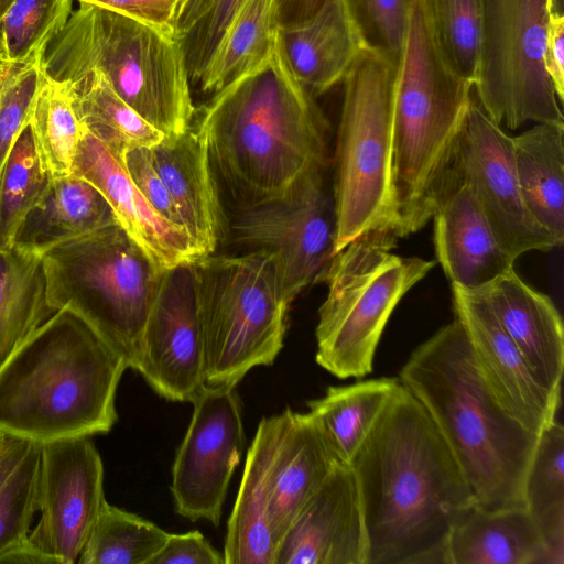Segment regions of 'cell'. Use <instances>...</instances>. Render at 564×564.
I'll return each mask as SVG.
<instances>
[{
    "label": "cell",
    "instance_id": "obj_1",
    "mask_svg": "<svg viewBox=\"0 0 564 564\" xmlns=\"http://www.w3.org/2000/svg\"><path fill=\"white\" fill-rule=\"evenodd\" d=\"M349 465L361 501L366 564H445L448 536L475 501L441 432L401 382Z\"/></svg>",
    "mask_w": 564,
    "mask_h": 564
},
{
    "label": "cell",
    "instance_id": "obj_2",
    "mask_svg": "<svg viewBox=\"0 0 564 564\" xmlns=\"http://www.w3.org/2000/svg\"><path fill=\"white\" fill-rule=\"evenodd\" d=\"M195 131L239 210L289 195L327 165V121L280 34L261 64L214 94Z\"/></svg>",
    "mask_w": 564,
    "mask_h": 564
},
{
    "label": "cell",
    "instance_id": "obj_3",
    "mask_svg": "<svg viewBox=\"0 0 564 564\" xmlns=\"http://www.w3.org/2000/svg\"><path fill=\"white\" fill-rule=\"evenodd\" d=\"M399 381L424 406L485 510L525 508L538 434L507 414L482 379L458 319L417 346Z\"/></svg>",
    "mask_w": 564,
    "mask_h": 564
},
{
    "label": "cell",
    "instance_id": "obj_4",
    "mask_svg": "<svg viewBox=\"0 0 564 564\" xmlns=\"http://www.w3.org/2000/svg\"><path fill=\"white\" fill-rule=\"evenodd\" d=\"M127 368L72 310L55 311L0 368V433L42 444L110 432Z\"/></svg>",
    "mask_w": 564,
    "mask_h": 564
},
{
    "label": "cell",
    "instance_id": "obj_5",
    "mask_svg": "<svg viewBox=\"0 0 564 564\" xmlns=\"http://www.w3.org/2000/svg\"><path fill=\"white\" fill-rule=\"evenodd\" d=\"M473 84L441 55L414 0L398 68L387 227L403 238L433 217L446 186Z\"/></svg>",
    "mask_w": 564,
    "mask_h": 564
},
{
    "label": "cell",
    "instance_id": "obj_6",
    "mask_svg": "<svg viewBox=\"0 0 564 564\" xmlns=\"http://www.w3.org/2000/svg\"><path fill=\"white\" fill-rule=\"evenodd\" d=\"M45 75L73 85L91 73L165 137L192 128L195 107L183 43L174 34L79 2L42 54Z\"/></svg>",
    "mask_w": 564,
    "mask_h": 564
},
{
    "label": "cell",
    "instance_id": "obj_7",
    "mask_svg": "<svg viewBox=\"0 0 564 564\" xmlns=\"http://www.w3.org/2000/svg\"><path fill=\"white\" fill-rule=\"evenodd\" d=\"M48 305L68 307L137 370L163 273L118 224L41 254Z\"/></svg>",
    "mask_w": 564,
    "mask_h": 564
},
{
    "label": "cell",
    "instance_id": "obj_8",
    "mask_svg": "<svg viewBox=\"0 0 564 564\" xmlns=\"http://www.w3.org/2000/svg\"><path fill=\"white\" fill-rule=\"evenodd\" d=\"M206 386L236 387L280 354L291 305L275 256L249 251L192 262Z\"/></svg>",
    "mask_w": 564,
    "mask_h": 564
},
{
    "label": "cell",
    "instance_id": "obj_9",
    "mask_svg": "<svg viewBox=\"0 0 564 564\" xmlns=\"http://www.w3.org/2000/svg\"><path fill=\"white\" fill-rule=\"evenodd\" d=\"M397 239L387 227L365 231L332 257L318 279L327 284V295L318 310L315 359L338 378L372 371L393 310L435 265L392 253Z\"/></svg>",
    "mask_w": 564,
    "mask_h": 564
},
{
    "label": "cell",
    "instance_id": "obj_10",
    "mask_svg": "<svg viewBox=\"0 0 564 564\" xmlns=\"http://www.w3.org/2000/svg\"><path fill=\"white\" fill-rule=\"evenodd\" d=\"M398 68L361 48L341 82L333 184L334 254L365 231L387 227Z\"/></svg>",
    "mask_w": 564,
    "mask_h": 564
},
{
    "label": "cell",
    "instance_id": "obj_11",
    "mask_svg": "<svg viewBox=\"0 0 564 564\" xmlns=\"http://www.w3.org/2000/svg\"><path fill=\"white\" fill-rule=\"evenodd\" d=\"M481 33L473 89L498 126H564L544 54L549 0H481Z\"/></svg>",
    "mask_w": 564,
    "mask_h": 564
},
{
    "label": "cell",
    "instance_id": "obj_12",
    "mask_svg": "<svg viewBox=\"0 0 564 564\" xmlns=\"http://www.w3.org/2000/svg\"><path fill=\"white\" fill-rule=\"evenodd\" d=\"M324 172L280 199L239 210L231 226L235 240L249 251L275 256L291 302L319 279L334 256L336 210Z\"/></svg>",
    "mask_w": 564,
    "mask_h": 564
},
{
    "label": "cell",
    "instance_id": "obj_13",
    "mask_svg": "<svg viewBox=\"0 0 564 564\" xmlns=\"http://www.w3.org/2000/svg\"><path fill=\"white\" fill-rule=\"evenodd\" d=\"M192 403L172 466L171 492L180 516L217 527L246 447L241 400L236 387L206 386Z\"/></svg>",
    "mask_w": 564,
    "mask_h": 564
},
{
    "label": "cell",
    "instance_id": "obj_14",
    "mask_svg": "<svg viewBox=\"0 0 564 564\" xmlns=\"http://www.w3.org/2000/svg\"><path fill=\"white\" fill-rule=\"evenodd\" d=\"M448 177L469 185L499 241L514 260L529 251L558 247L523 200L514 169L512 137L488 117L474 93Z\"/></svg>",
    "mask_w": 564,
    "mask_h": 564
},
{
    "label": "cell",
    "instance_id": "obj_15",
    "mask_svg": "<svg viewBox=\"0 0 564 564\" xmlns=\"http://www.w3.org/2000/svg\"><path fill=\"white\" fill-rule=\"evenodd\" d=\"M105 501L104 464L90 436L42 443L40 519L28 542L52 564L76 563Z\"/></svg>",
    "mask_w": 564,
    "mask_h": 564
},
{
    "label": "cell",
    "instance_id": "obj_16",
    "mask_svg": "<svg viewBox=\"0 0 564 564\" xmlns=\"http://www.w3.org/2000/svg\"><path fill=\"white\" fill-rule=\"evenodd\" d=\"M135 371L169 401L193 402L206 387L192 262L164 271Z\"/></svg>",
    "mask_w": 564,
    "mask_h": 564
},
{
    "label": "cell",
    "instance_id": "obj_17",
    "mask_svg": "<svg viewBox=\"0 0 564 564\" xmlns=\"http://www.w3.org/2000/svg\"><path fill=\"white\" fill-rule=\"evenodd\" d=\"M452 292L455 318L465 329L474 359L495 400L507 414L539 435L556 420L561 400L539 384L481 289L452 284Z\"/></svg>",
    "mask_w": 564,
    "mask_h": 564
},
{
    "label": "cell",
    "instance_id": "obj_18",
    "mask_svg": "<svg viewBox=\"0 0 564 564\" xmlns=\"http://www.w3.org/2000/svg\"><path fill=\"white\" fill-rule=\"evenodd\" d=\"M367 550L356 476L339 462L284 534L274 564H366Z\"/></svg>",
    "mask_w": 564,
    "mask_h": 564
},
{
    "label": "cell",
    "instance_id": "obj_19",
    "mask_svg": "<svg viewBox=\"0 0 564 564\" xmlns=\"http://www.w3.org/2000/svg\"><path fill=\"white\" fill-rule=\"evenodd\" d=\"M72 173L91 184L118 224L162 270L202 258L187 231L162 217L140 192L122 160L85 129Z\"/></svg>",
    "mask_w": 564,
    "mask_h": 564
},
{
    "label": "cell",
    "instance_id": "obj_20",
    "mask_svg": "<svg viewBox=\"0 0 564 564\" xmlns=\"http://www.w3.org/2000/svg\"><path fill=\"white\" fill-rule=\"evenodd\" d=\"M433 218L436 258L452 284L479 290L513 269L468 184L448 177Z\"/></svg>",
    "mask_w": 564,
    "mask_h": 564
},
{
    "label": "cell",
    "instance_id": "obj_21",
    "mask_svg": "<svg viewBox=\"0 0 564 564\" xmlns=\"http://www.w3.org/2000/svg\"><path fill=\"white\" fill-rule=\"evenodd\" d=\"M339 463L315 419L285 409L269 466V512L276 549L296 516Z\"/></svg>",
    "mask_w": 564,
    "mask_h": 564
},
{
    "label": "cell",
    "instance_id": "obj_22",
    "mask_svg": "<svg viewBox=\"0 0 564 564\" xmlns=\"http://www.w3.org/2000/svg\"><path fill=\"white\" fill-rule=\"evenodd\" d=\"M481 290L539 384L561 400L564 333L551 299L529 286L513 269Z\"/></svg>",
    "mask_w": 564,
    "mask_h": 564
},
{
    "label": "cell",
    "instance_id": "obj_23",
    "mask_svg": "<svg viewBox=\"0 0 564 564\" xmlns=\"http://www.w3.org/2000/svg\"><path fill=\"white\" fill-rule=\"evenodd\" d=\"M153 164L202 257L213 254L225 228L216 176L206 149L192 128L164 137L151 148Z\"/></svg>",
    "mask_w": 564,
    "mask_h": 564
},
{
    "label": "cell",
    "instance_id": "obj_24",
    "mask_svg": "<svg viewBox=\"0 0 564 564\" xmlns=\"http://www.w3.org/2000/svg\"><path fill=\"white\" fill-rule=\"evenodd\" d=\"M276 430L278 414L263 417L248 448L227 523L225 564H274L276 541L269 512V466Z\"/></svg>",
    "mask_w": 564,
    "mask_h": 564
},
{
    "label": "cell",
    "instance_id": "obj_25",
    "mask_svg": "<svg viewBox=\"0 0 564 564\" xmlns=\"http://www.w3.org/2000/svg\"><path fill=\"white\" fill-rule=\"evenodd\" d=\"M280 40L292 72L313 97L343 82L362 48L341 0H329L305 22L280 28Z\"/></svg>",
    "mask_w": 564,
    "mask_h": 564
},
{
    "label": "cell",
    "instance_id": "obj_26",
    "mask_svg": "<svg viewBox=\"0 0 564 564\" xmlns=\"http://www.w3.org/2000/svg\"><path fill=\"white\" fill-rule=\"evenodd\" d=\"M445 564H549L541 533L525 508L474 505L454 525Z\"/></svg>",
    "mask_w": 564,
    "mask_h": 564
},
{
    "label": "cell",
    "instance_id": "obj_27",
    "mask_svg": "<svg viewBox=\"0 0 564 564\" xmlns=\"http://www.w3.org/2000/svg\"><path fill=\"white\" fill-rule=\"evenodd\" d=\"M116 223L104 196L70 173L50 178L42 202L23 220L15 247L42 254L62 242Z\"/></svg>",
    "mask_w": 564,
    "mask_h": 564
},
{
    "label": "cell",
    "instance_id": "obj_28",
    "mask_svg": "<svg viewBox=\"0 0 564 564\" xmlns=\"http://www.w3.org/2000/svg\"><path fill=\"white\" fill-rule=\"evenodd\" d=\"M514 169L523 200L535 220L564 241V126L535 123L512 137Z\"/></svg>",
    "mask_w": 564,
    "mask_h": 564
},
{
    "label": "cell",
    "instance_id": "obj_29",
    "mask_svg": "<svg viewBox=\"0 0 564 564\" xmlns=\"http://www.w3.org/2000/svg\"><path fill=\"white\" fill-rule=\"evenodd\" d=\"M279 34L278 0H242L198 82L202 90L215 94L261 64Z\"/></svg>",
    "mask_w": 564,
    "mask_h": 564
},
{
    "label": "cell",
    "instance_id": "obj_30",
    "mask_svg": "<svg viewBox=\"0 0 564 564\" xmlns=\"http://www.w3.org/2000/svg\"><path fill=\"white\" fill-rule=\"evenodd\" d=\"M54 313L41 254L18 247L0 249V368Z\"/></svg>",
    "mask_w": 564,
    "mask_h": 564
},
{
    "label": "cell",
    "instance_id": "obj_31",
    "mask_svg": "<svg viewBox=\"0 0 564 564\" xmlns=\"http://www.w3.org/2000/svg\"><path fill=\"white\" fill-rule=\"evenodd\" d=\"M400 381L378 378L329 387L322 398L307 402L340 463L349 464Z\"/></svg>",
    "mask_w": 564,
    "mask_h": 564
},
{
    "label": "cell",
    "instance_id": "obj_32",
    "mask_svg": "<svg viewBox=\"0 0 564 564\" xmlns=\"http://www.w3.org/2000/svg\"><path fill=\"white\" fill-rule=\"evenodd\" d=\"M524 506L541 533L549 564H563L564 429L556 420L539 433L524 484Z\"/></svg>",
    "mask_w": 564,
    "mask_h": 564
},
{
    "label": "cell",
    "instance_id": "obj_33",
    "mask_svg": "<svg viewBox=\"0 0 564 564\" xmlns=\"http://www.w3.org/2000/svg\"><path fill=\"white\" fill-rule=\"evenodd\" d=\"M74 107L85 129L120 159L132 148H153L164 134L143 119L111 88L105 77L91 73L70 85Z\"/></svg>",
    "mask_w": 564,
    "mask_h": 564
},
{
    "label": "cell",
    "instance_id": "obj_34",
    "mask_svg": "<svg viewBox=\"0 0 564 564\" xmlns=\"http://www.w3.org/2000/svg\"><path fill=\"white\" fill-rule=\"evenodd\" d=\"M28 126L41 166L50 178L72 173L85 127L74 107L72 86L44 74Z\"/></svg>",
    "mask_w": 564,
    "mask_h": 564
},
{
    "label": "cell",
    "instance_id": "obj_35",
    "mask_svg": "<svg viewBox=\"0 0 564 564\" xmlns=\"http://www.w3.org/2000/svg\"><path fill=\"white\" fill-rule=\"evenodd\" d=\"M169 532L105 501L78 556L79 564H151Z\"/></svg>",
    "mask_w": 564,
    "mask_h": 564
},
{
    "label": "cell",
    "instance_id": "obj_36",
    "mask_svg": "<svg viewBox=\"0 0 564 564\" xmlns=\"http://www.w3.org/2000/svg\"><path fill=\"white\" fill-rule=\"evenodd\" d=\"M50 177L43 171L29 126L18 138L0 180V249L15 247L18 231L43 199Z\"/></svg>",
    "mask_w": 564,
    "mask_h": 564
},
{
    "label": "cell",
    "instance_id": "obj_37",
    "mask_svg": "<svg viewBox=\"0 0 564 564\" xmlns=\"http://www.w3.org/2000/svg\"><path fill=\"white\" fill-rule=\"evenodd\" d=\"M435 44L462 78L476 77L481 33V0H421Z\"/></svg>",
    "mask_w": 564,
    "mask_h": 564
},
{
    "label": "cell",
    "instance_id": "obj_38",
    "mask_svg": "<svg viewBox=\"0 0 564 564\" xmlns=\"http://www.w3.org/2000/svg\"><path fill=\"white\" fill-rule=\"evenodd\" d=\"M73 0H14L0 18V55L22 64L42 54L64 28Z\"/></svg>",
    "mask_w": 564,
    "mask_h": 564
},
{
    "label": "cell",
    "instance_id": "obj_39",
    "mask_svg": "<svg viewBox=\"0 0 564 564\" xmlns=\"http://www.w3.org/2000/svg\"><path fill=\"white\" fill-rule=\"evenodd\" d=\"M362 48L400 65L414 0H341Z\"/></svg>",
    "mask_w": 564,
    "mask_h": 564
},
{
    "label": "cell",
    "instance_id": "obj_40",
    "mask_svg": "<svg viewBox=\"0 0 564 564\" xmlns=\"http://www.w3.org/2000/svg\"><path fill=\"white\" fill-rule=\"evenodd\" d=\"M40 443L29 452L0 489V556L23 542L37 511Z\"/></svg>",
    "mask_w": 564,
    "mask_h": 564
},
{
    "label": "cell",
    "instance_id": "obj_41",
    "mask_svg": "<svg viewBox=\"0 0 564 564\" xmlns=\"http://www.w3.org/2000/svg\"><path fill=\"white\" fill-rule=\"evenodd\" d=\"M42 54L12 64L0 87V180L18 138L28 126L43 76Z\"/></svg>",
    "mask_w": 564,
    "mask_h": 564
},
{
    "label": "cell",
    "instance_id": "obj_42",
    "mask_svg": "<svg viewBox=\"0 0 564 564\" xmlns=\"http://www.w3.org/2000/svg\"><path fill=\"white\" fill-rule=\"evenodd\" d=\"M242 0H215L182 41L191 83L198 84L208 62Z\"/></svg>",
    "mask_w": 564,
    "mask_h": 564
},
{
    "label": "cell",
    "instance_id": "obj_43",
    "mask_svg": "<svg viewBox=\"0 0 564 564\" xmlns=\"http://www.w3.org/2000/svg\"><path fill=\"white\" fill-rule=\"evenodd\" d=\"M121 160L130 178L154 209L169 221L183 227L172 197L153 164L151 148L129 149Z\"/></svg>",
    "mask_w": 564,
    "mask_h": 564
},
{
    "label": "cell",
    "instance_id": "obj_44",
    "mask_svg": "<svg viewBox=\"0 0 564 564\" xmlns=\"http://www.w3.org/2000/svg\"><path fill=\"white\" fill-rule=\"evenodd\" d=\"M151 564H225L224 555L197 530L170 533Z\"/></svg>",
    "mask_w": 564,
    "mask_h": 564
},
{
    "label": "cell",
    "instance_id": "obj_45",
    "mask_svg": "<svg viewBox=\"0 0 564 564\" xmlns=\"http://www.w3.org/2000/svg\"><path fill=\"white\" fill-rule=\"evenodd\" d=\"M78 2L96 4L174 34L177 0H78Z\"/></svg>",
    "mask_w": 564,
    "mask_h": 564
},
{
    "label": "cell",
    "instance_id": "obj_46",
    "mask_svg": "<svg viewBox=\"0 0 564 564\" xmlns=\"http://www.w3.org/2000/svg\"><path fill=\"white\" fill-rule=\"evenodd\" d=\"M544 65L562 104L564 97V15H550Z\"/></svg>",
    "mask_w": 564,
    "mask_h": 564
},
{
    "label": "cell",
    "instance_id": "obj_47",
    "mask_svg": "<svg viewBox=\"0 0 564 564\" xmlns=\"http://www.w3.org/2000/svg\"><path fill=\"white\" fill-rule=\"evenodd\" d=\"M215 0H177L174 15V34L183 41L208 12Z\"/></svg>",
    "mask_w": 564,
    "mask_h": 564
},
{
    "label": "cell",
    "instance_id": "obj_48",
    "mask_svg": "<svg viewBox=\"0 0 564 564\" xmlns=\"http://www.w3.org/2000/svg\"><path fill=\"white\" fill-rule=\"evenodd\" d=\"M32 443L3 434L0 441V489L24 458Z\"/></svg>",
    "mask_w": 564,
    "mask_h": 564
},
{
    "label": "cell",
    "instance_id": "obj_49",
    "mask_svg": "<svg viewBox=\"0 0 564 564\" xmlns=\"http://www.w3.org/2000/svg\"><path fill=\"white\" fill-rule=\"evenodd\" d=\"M329 0H278L280 28L305 22Z\"/></svg>",
    "mask_w": 564,
    "mask_h": 564
},
{
    "label": "cell",
    "instance_id": "obj_50",
    "mask_svg": "<svg viewBox=\"0 0 564 564\" xmlns=\"http://www.w3.org/2000/svg\"><path fill=\"white\" fill-rule=\"evenodd\" d=\"M0 563H51L50 558L33 547L25 539L0 556ZM52 564V563H51Z\"/></svg>",
    "mask_w": 564,
    "mask_h": 564
},
{
    "label": "cell",
    "instance_id": "obj_51",
    "mask_svg": "<svg viewBox=\"0 0 564 564\" xmlns=\"http://www.w3.org/2000/svg\"><path fill=\"white\" fill-rule=\"evenodd\" d=\"M550 15H564V0H549Z\"/></svg>",
    "mask_w": 564,
    "mask_h": 564
},
{
    "label": "cell",
    "instance_id": "obj_52",
    "mask_svg": "<svg viewBox=\"0 0 564 564\" xmlns=\"http://www.w3.org/2000/svg\"><path fill=\"white\" fill-rule=\"evenodd\" d=\"M12 64H9L6 62L1 55H0V87L3 82L4 76L7 75L8 70L10 69Z\"/></svg>",
    "mask_w": 564,
    "mask_h": 564
},
{
    "label": "cell",
    "instance_id": "obj_53",
    "mask_svg": "<svg viewBox=\"0 0 564 564\" xmlns=\"http://www.w3.org/2000/svg\"><path fill=\"white\" fill-rule=\"evenodd\" d=\"M14 0H0V18Z\"/></svg>",
    "mask_w": 564,
    "mask_h": 564
},
{
    "label": "cell",
    "instance_id": "obj_54",
    "mask_svg": "<svg viewBox=\"0 0 564 564\" xmlns=\"http://www.w3.org/2000/svg\"><path fill=\"white\" fill-rule=\"evenodd\" d=\"M2 437H3V434H2V433H0V441L2 440Z\"/></svg>",
    "mask_w": 564,
    "mask_h": 564
}]
</instances>
